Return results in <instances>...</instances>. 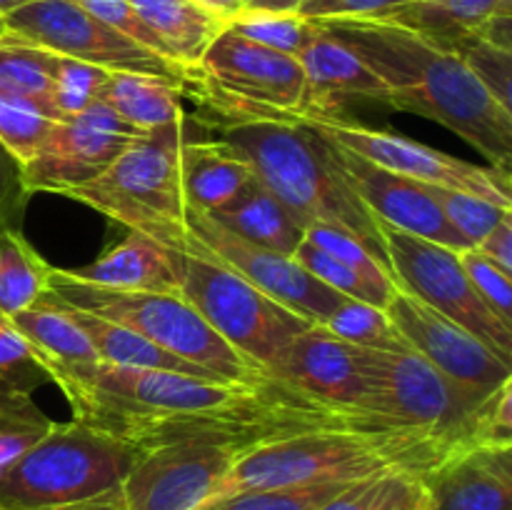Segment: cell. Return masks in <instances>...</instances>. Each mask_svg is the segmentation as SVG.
<instances>
[{
    "mask_svg": "<svg viewBox=\"0 0 512 510\" xmlns=\"http://www.w3.org/2000/svg\"><path fill=\"white\" fill-rule=\"evenodd\" d=\"M383 80L395 110L423 115L453 130L490 160L512 170V113L490 98L455 50L388 18L320 20Z\"/></svg>",
    "mask_w": 512,
    "mask_h": 510,
    "instance_id": "obj_1",
    "label": "cell"
},
{
    "mask_svg": "<svg viewBox=\"0 0 512 510\" xmlns=\"http://www.w3.org/2000/svg\"><path fill=\"white\" fill-rule=\"evenodd\" d=\"M460 453L443 440L408 428H313L275 438L240 455L210 505L248 490L305 483H358L385 473L425 478Z\"/></svg>",
    "mask_w": 512,
    "mask_h": 510,
    "instance_id": "obj_2",
    "label": "cell"
},
{
    "mask_svg": "<svg viewBox=\"0 0 512 510\" xmlns=\"http://www.w3.org/2000/svg\"><path fill=\"white\" fill-rule=\"evenodd\" d=\"M220 138L248 160L255 178L268 185L305 228L325 223L348 230L388 265L378 218L338 173L323 135L300 120H250L225 125Z\"/></svg>",
    "mask_w": 512,
    "mask_h": 510,
    "instance_id": "obj_3",
    "label": "cell"
},
{
    "mask_svg": "<svg viewBox=\"0 0 512 510\" xmlns=\"http://www.w3.org/2000/svg\"><path fill=\"white\" fill-rule=\"evenodd\" d=\"M138 448L80 420L55 423L0 478V510H125L123 480Z\"/></svg>",
    "mask_w": 512,
    "mask_h": 510,
    "instance_id": "obj_4",
    "label": "cell"
},
{
    "mask_svg": "<svg viewBox=\"0 0 512 510\" xmlns=\"http://www.w3.org/2000/svg\"><path fill=\"white\" fill-rule=\"evenodd\" d=\"M48 295L70 308L125 325L225 383L258 385L268 378L258 363L230 348L180 293L100 288L80 283L65 270L53 268Z\"/></svg>",
    "mask_w": 512,
    "mask_h": 510,
    "instance_id": "obj_5",
    "label": "cell"
},
{
    "mask_svg": "<svg viewBox=\"0 0 512 510\" xmlns=\"http://www.w3.org/2000/svg\"><path fill=\"white\" fill-rule=\"evenodd\" d=\"M185 135V120L138 135L103 175L65 195L165 248L185 253L188 225L180 185Z\"/></svg>",
    "mask_w": 512,
    "mask_h": 510,
    "instance_id": "obj_6",
    "label": "cell"
},
{
    "mask_svg": "<svg viewBox=\"0 0 512 510\" xmlns=\"http://www.w3.org/2000/svg\"><path fill=\"white\" fill-rule=\"evenodd\" d=\"M228 125L250 120H298L305 115V73L293 55L253 43L225 28L185 83Z\"/></svg>",
    "mask_w": 512,
    "mask_h": 510,
    "instance_id": "obj_7",
    "label": "cell"
},
{
    "mask_svg": "<svg viewBox=\"0 0 512 510\" xmlns=\"http://www.w3.org/2000/svg\"><path fill=\"white\" fill-rule=\"evenodd\" d=\"M175 270L180 295L198 310L200 318L230 348L263 370L295 335L310 328L308 320L215 260L175 250Z\"/></svg>",
    "mask_w": 512,
    "mask_h": 510,
    "instance_id": "obj_8",
    "label": "cell"
},
{
    "mask_svg": "<svg viewBox=\"0 0 512 510\" xmlns=\"http://www.w3.org/2000/svg\"><path fill=\"white\" fill-rule=\"evenodd\" d=\"M378 233L390 275L398 288L408 290L425 305L478 335L510 363L512 328L483 303L460 263V250L405 233L383 220H378Z\"/></svg>",
    "mask_w": 512,
    "mask_h": 510,
    "instance_id": "obj_9",
    "label": "cell"
},
{
    "mask_svg": "<svg viewBox=\"0 0 512 510\" xmlns=\"http://www.w3.org/2000/svg\"><path fill=\"white\" fill-rule=\"evenodd\" d=\"M5 33L55 55L83 60L110 73H143L185 88L190 73L173 60L133 43L73 0H30L3 15Z\"/></svg>",
    "mask_w": 512,
    "mask_h": 510,
    "instance_id": "obj_10",
    "label": "cell"
},
{
    "mask_svg": "<svg viewBox=\"0 0 512 510\" xmlns=\"http://www.w3.org/2000/svg\"><path fill=\"white\" fill-rule=\"evenodd\" d=\"M298 120L338 143L340 148L350 150L390 173L405 175V178L433 185V188L463 190V193L478 195L500 208L512 210L510 175L500 173L490 165L468 163V160L453 158L443 150H435L418 140L405 138V135L368 128V125L353 123L340 115H305Z\"/></svg>",
    "mask_w": 512,
    "mask_h": 510,
    "instance_id": "obj_11",
    "label": "cell"
},
{
    "mask_svg": "<svg viewBox=\"0 0 512 510\" xmlns=\"http://www.w3.org/2000/svg\"><path fill=\"white\" fill-rule=\"evenodd\" d=\"M185 225H188L185 253L203 255V258L225 265L240 278L248 280L250 285L263 290L265 295L278 300L280 305L293 310L295 315L308 320L310 325H323L325 318L345 298L318 283L290 255H280L275 250L260 248V245L240 238L203 210L185 205Z\"/></svg>",
    "mask_w": 512,
    "mask_h": 510,
    "instance_id": "obj_12",
    "label": "cell"
},
{
    "mask_svg": "<svg viewBox=\"0 0 512 510\" xmlns=\"http://www.w3.org/2000/svg\"><path fill=\"white\" fill-rule=\"evenodd\" d=\"M248 450L218 440H170L138 450L123 480L125 510H203Z\"/></svg>",
    "mask_w": 512,
    "mask_h": 510,
    "instance_id": "obj_13",
    "label": "cell"
},
{
    "mask_svg": "<svg viewBox=\"0 0 512 510\" xmlns=\"http://www.w3.org/2000/svg\"><path fill=\"white\" fill-rule=\"evenodd\" d=\"M140 130L98 100L70 120H55L38 153L23 165L28 195H65L93 183L133 143Z\"/></svg>",
    "mask_w": 512,
    "mask_h": 510,
    "instance_id": "obj_14",
    "label": "cell"
},
{
    "mask_svg": "<svg viewBox=\"0 0 512 510\" xmlns=\"http://www.w3.org/2000/svg\"><path fill=\"white\" fill-rule=\"evenodd\" d=\"M265 375L335 413L370 418L365 413L368 385L360 350L330 335L323 325H310L295 335L265 368Z\"/></svg>",
    "mask_w": 512,
    "mask_h": 510,
    "instance_id": "obj_15",
    "label": "cell"
},
{
    "mask_svg": "<svg viewBox=\"0 0 512 510\" xmlns=\"http://www.w3.org/2000/svg\"><path fill=\"white\" fill-rule=\"evenodd\" d=\"M385 313L390 315L398 333L408 340L410 348L450 378L478 388H498L512 378V365L500 358L485 340L425 305L408 290L395 285Z\"/></svg>",
    "mask_w": 512,
    "mask_h": 510,
    "instance_id": "obj_16",
    "label": "cell"
},
{
    "mask_svg": "<svg viewBox=\"0 0 512 510\" xmlns=\"http://www.w3.org/2000/svg\"><path fill=\"white\" fill-rule=\"evenodd\" d=\"M318 133V130H315ZM325 138V135H323ZM328 155L335 163L345 183L353 188L360 203L370 210L378 220L393 225V228L413 233L418 238L433 240V243L448 245L453 250L470 248L458 230L445 220L438 200L433 195V185L418 183L405 175L390 173L350 150L340 148L338 143L325 138Z\"/></svg>",
    "mask_w": 512,
    "mask_h": 510,
    "instance_id": "obj_17",
    "label": "cell"
},
{
    "mask_svg": "<svg viewBox=\"0 0 512 510\" xmlns=\"http://www.w3.org/2000/svg\"><path fill=\"white\" fill-rule=\"evenodd\" d=\"M428 510H512V445H475L423 478Z\"/></svg>",
    "mask_w": 512,
    "mask_h": 510,
    "instance_id": "obj_18",
    "label": "cell"
},
{
    "mask_svg": "<svg viewBox=\"0 0 512 510\" xmlns=\"http://www.w3.org/2000/svg\"><path fill=\"white\" fill-rule=\"evenodd\" d=\"M298 63L305 73V115H338L340 105L350 98L388 103L383 80L353 48L318 23H313Z\"/></svg>",
    "mask_w": 512,
    "mask_h": 510,
    "instance_id": "obj_19",
    "label": "cell"
},
{
    "mask_svg": "<svg viewBox=\"0 0 512 510\" xmlns=\"http://www.w3.org/2000/svg\"><path fill=\"white\" fill-rule=\"evenodd\" d=\"M65 273L80 283L100 285V288L180 293L175 250L135 230H128V235L118 245L105 250L98 260Z\"/></svg>",
    "mask_w": 512,
    "mask_h": 510,
    "instance_id": "obj_20",
    "label": "cell"
},
{
    "mask_svg": "<svg viewBox=\"0 0 512 510\" xmlns=\"http://www.w3.org/2000/svg\"><path fill=\"white\" fill-rule=\"evenodd\" d=\"M253 178L248 160L223 138H185L180 145V185L188 208L213 213L230 203Z\"/></svg>",
    "mask_w": 512,
    "mask_h": 510,
    "instance_id": "obj_21",
    "label": "cell"
},
{
    "mask_svg": "<svg viewBox=\"0 0 512 510\" xmlns=\"http://www.w3.org/2000/svg\"><path fill=\"white\" fill-rule=\"evenodd\" d=\"M208 215L240 238L280 255H293L305 238V225L258 178L250 180L230 203Z\"/></svg>",
    "mask_w": 512,
    "mask_h": 510,
    "instance_id": "obj_22",
    "label": "cell"
},
{
    "mask_svg": "<svg viewBox=\"0 0 512 510\" xmlns=\"http://www.w3.org/2000/svg\"><path fill=\"white\" fill-rule=\"evenodd\" d=\"M173 63L193 73L208 45L228 25L193 0H130Z\"/></svg>",
    "mask_w": 512,
    "mask_h": 510,
    "instance_id": "obj_23",
    "label": "cell"
},
{
    "mask_svg": "<svg viewBox=\"0 0 512 510\" xmlns=\"http://www.w3.org/2000/svg\"><path fill=\"white\" fill-rule=\"evenodd\" d=\"M13 323L18 325L25 340L33 345L48 378L55 370L88 368V365L100 363L98 353H95L93 343L83 333V328L75 323L68 308L50 298L48 293L38 303L30 305L28 310L13 315Z\"/></svg>",
    "mask_w": 512,
    "mask_h": 510,
    "instance_id": "obj_24",
    "label": "cell"
},
{
    "mask_svg": "<svg viewBox=\"0 0 512 510\" xmlns=\"http://www.w3.org/2000/svg\"><path fill=\"white\" fill-rule=\"evenodd\" d=\"M185 88L173 80L143 73H110L100 100L140 133L185 120Z\"/></svg>",
    "mask_w": 512,
    "mask_h": 510,
    "instance_id": "obj_25",
    "label": "cell"
},
{
    "mask_svg": "<svg viewBox=\"0 0 512 510\" xmlns=\"http://www.w3.org/2000/svg\"><path fill=\"white\" fill-rule=\"evenodd\" d=\"M65 308H68V313L73 315L75 323L83 328V333L88 335L95 353H98L100 363L118 365V368L170 370V373H185V375H198V378L220 380L215 378L213 373H208V370L198 368V365L188 363V360L163 350L160 345L150 343L148 338L138 335L135 330L125 328V325L113 323V320H105L100 318V315L85 313V310L70 308V305H65ZM220 383H225V380H220Z\"/></svg>",
    "mask_w": 512,
    "mask_h": 510,
    "instance_id": "obj_26",
    "label": "cell"
},
{
    "mask_svg": "<svg viewBox=\"0 0 512 510\" xmlns=\"http://www.w3.org/2000/svg\"><path fill=\"white\" fill-rule=\"evenodd\" d=\"M500 15H512V0H410L388 20L450 48Z\"/></svg>",
    "mask_w": 512,
    "mask_h": 510,
    "instance_id": "obj_27",
    "label": "cell"
},
{
    "mask_svg": "<svg viewBox=\"0 0 512 510\" xmlns=\"http://www.w3.org/2000/svg\"><path fill=\"white\" fill-rule=\"evenodd\" d=\"M50 268L20 228H0V313L13 318L48 293Z\"/></svg>",
    "mask_w": 512,
    "mask_h": 510,
    "instance_id": "obj_28",
    "label": "cell"
},
{
    "mask_svg": "<svg viewBox=\"0 0 512 510\" xmlns=\"http://www.w3.org/2000/svg\"><path fill=\"white\" fill-rule=\"evenodd\" d=\"M55 53L23 43L13 35H0V90L38 105L55 120L50 108V80H53Z\"/></svg>",
    "mask_w": 512,
    "mask_h": 510,
    "instance_id": "obj_29",
    "label": "cell"
},
{
    "mask_svg": "<svg viewBox=\"0 0 512 510\" xmlns=\"http://www.w3.org/2000/svg\"><path fill=\"white\" fill-rule=\"evenodd\" d=\"M53 428L28 390L0 383V478Z\"/></svg>",
    "mask_w": 512,
    "mask_h": 510,
    "instance_id": "obj_30",
    "label": "cell"
},
{
    "mask_svg": "<svg viewBox=\"0 0 512 510\" xmlns=\"http://www.w3.org/2000/svg\"><path fill=\"white\" fill-rule=\"evenodd\" d=\"M323 328L343 343L363 350H413L398 333L385 308L365 300L343 298L325 318Z\"/></svg>",
    "mask_w": 512,
    "mask_h": 510,
    "instance_id": "obj_31",
    "label": "cell"
},
{
    "mask_svg": "<svg viewBox=\"0 0 512 510\" xmlns=\"http://www.w3.org/2000/svg\"><path fill=\"white\" fill-rule=\"evenodd\" d=\"M308 243L318 245L320 250L330 253L333 258L343 260L348 268H353L360 278L365 280L370 290L378 295L380 305H388L390 298L395 293V283L390 278V270L368 245L363 243L360 238H355L353 233L343 228H335V225H325V223H315L305 228V238Z\"/></svg>",
    "mask_w": 512,
    "mask_h": 510,
    "instance_id": "obj_32",
    "label": "cell"
},
{
    "mask_svg": "<svg viewBox=\"0 0 512 510\" xmlns=\"http://www.w3.org/2000/svg\"><path fill=\"white\" fill-rule=\"evenodd\" d=\"M425 493L423 478L410 473H385L358 480L320 510H405Z\"/></svg>",
    "mask_w": 512,
    "mask_h": 510,
    "instance_id": "obj_33",
    "label": "cell"
},
{
    "mask_svg": "<svg viewBox=\"0 0 512 510\" xmlns=\"http://www.w3.org/2000/svg\"><path fill=\"white\" fill-rule=\"evenodd\" d=\"M108 75L110 70L98 68V65L55 55L53 80H50V108H53L55 120H70L98 103Z\"/></svg>",
    "mask_w": 512,
    "mask_h": 510,
    "instance_id": "obj_34",
    "label": "cell"
},
{
    "mask_svg": "<svg viewBox=\"0 0 512 510\" xmlns=\"http://www.w3.org/2000/svg\"><path fill=\"white\" fill-rule=\"evenodd\" d=\"M228 28L243 35V38L253 40V43L298 58L303 45L308 43L310 33H313V20L300 18L298 13L243 10V13L230 20Z\"/></svg>",
    "mask_w": 512,
    "mask_h": 510,
    "instance_id": "obj_35",
    "label": "cell"
},
{
    "mask_svg": "<svg viewBox=\"0 0 512 510\" xmlns=\"http://www.w3.org/2000/svg\"><path fill=\"white\" fill-rule=\"evenodd\" d=\"M353 483H305L283 488L248 490L230 495L203 510H320L325 503L350 488Z\"/></svg>",
    "mask_w": 512,
    "mask_h": 510,
    "instance_id": "obj_36",
    "label": "cell"
},
{
    "mask_svg": "<svg viewBox=\"0 0 512 510\" xmlns=\"http://www.w3.org/2000/svg\"><path fill=\"white\" fill-rule=\"evenodd\" d=\"M450 50L460 55L490 98L512 113V48L490 43L480 35H465L455 40Z\"/></svg>",
    "mask_w": 512,
    "mask_h": 510,
    "instance_id": "obj_37",
    "label": "cell"
},
{
    "mask_svg": "<svg viewBox=\"0 0 512 510\" xmlns=\"http://www.w3.org/2000/svg\"><path fill=\"white\" fill-rule=\"evenodd\" d=\"M55 120L48 118L38 105L0 90V143L15 155L20 165L28 163Z\"/></svg>",
    "mask_w": 512,
    "mask_h": 510,
    "instance_id": "obj_38",
    "label": "cell"
},
{
    "mask_svg": "<svg viewBox=\"0 0 512 510\" xmlns=\"http://www.w3.org/2000/svg\"><path fill=\"white\" fill-rule=\"evenodd\" d=\"M433 195L438 200L440 210H443L445 220L458 230V235L470 248H475L505 215L512 213L508 208H500L490 200L463 193V190L433 188Z\"/></svg>",
    "mask_w": 512,
    "mask_h": 510,
    "instance_id": "obj_39",
    "label": "cell"
},
{
    "mask_svg": "<svg viewBox=\"0 0 512 510\" xmlns=\"http://www.w3.org/2000/svg\"><path fill=\"white\" fill-rule=\"evenodd\" d=\"M0 383L28 390V393H33L38 385L50 383L33 345L25 340L13 318L3 313H0Z\"/></svg>",
    "mask_w": 512,
    "mask_h": 510,
    "instance_id": "obj_40",
    "label": "cell"
},
{
    "mask_svg": "<svg viewBox=\"0 0 512 510\" xmlns=\"http://www.w3.org/2000/svg\"><path fill=\"white\" fill-rule=\"evenodd\" d=\"M290 258H293L300 268L308 270V273L313 275L318 283H323L325 288L335 290V293L345 295V298H355V300H365V303L380 305L378 295L365 285V280L360 278L353 268H348L343 260L333 258L330 253L320 250L318 245L303 240ZM380 308H383V305H380Z\"/></svg>",
    "mask_w": 512,
    "mask_h": 510,
    "instance_id": "obj_41",
    "label": "cell"
},
{
    "mask_svg": "<svg viewBox=\"0 0 512 510\" xmlns=\"http://www.w3.org/2000/svg\"><path fill=\"white\" fill-rule=\"evenodd\" d=\"M460 263L468 273L470 283L478 290L483 303L512 328V273H505L503 268L485 258L478 248L460 250Z\"/></svg>",
    "mask_w": 512,
    "mask_h": 510,
    "instance_id": "obj_42",
    "label": "cell"
},
{
    "mask_svg": "<svg viewBox=\"0 0 512 510\" xmlns=\"http://www.w3.org/2000/svg\"><path fill=\"white\" fill-rule=\"evenodd\" d=\"M80 8L88 10L90 15H95L98 20H103L105 25H110L113 30H118L120 35H125L133 43L143 45V48L153 50V53L163 55L170 60V55L165 53V48L160 45V40L150 33L148 25L140 20V15L135 13V8L130 5V0H73ZM178 65V63H175Z\"/></svg>",
    "mask_w": 512,
    "mask_h": 510,
    "instance_id": "obj_43",
    "label": "cell"
},
{
    "mask_svg": "<svg viewBox=\"0 0 512 510\" xmlns=\"http://www.w3.org/2000/svg\"><path fill=\"white\" fill-rule=\"evenodd\" d=\"M410 0H300L298 15L305 20L388 18Z\"/></svg>",
    "mask_w": 512,
    "mask_h": 510,
    "instance_id": "obj_44",
    "label": "cell"
},
{
    "mask_svg": "<svg viewBox=\"0 0 512 510\" xmlns=\"http://www.w3.org/2000/svg\"><path fill=\"white\" fill-rule=\"evenodd\" d=\"M28 203L23 165L0 143V228H20V215Z\"/></svg>",
    "mask_w": 512,
    "mask_h": 510,
    "instance_id": "obj_45",
    "label": "cell"
},
{
    "mask_svg": "<svg viewBox=\"0 0 512 510\" xmlns=\"http://www.w3.org/2000/svg\"><path fill=\"white\" fill-rule=\"evenodd\" d=\"M475 248L505 273H512V213L505 215Z\"/></svg>",
    "mask_w": 512,
    "mask_h": 510,
    "instance_id": "obj_46",
    "label": "cell"
},
{
    "mask_svg": "<svg viewBox=\"0 0 512 510\" xmlns=\"http://www.w3.org/2000/svg\"><path fill=\"white\" fill-rule=\"evenodd\" d=\"M193 3H198L200 8H205L208 13H213L215 18L225 20V25H228L235 15L243 13L245 10L243 0H193Z\"/></svg>",
    "mask_w": 512,
    "mask_h": 510,
    "instance_id": "obj_47",
    "label": "cell"
},
{
    "mask_svg": "<svg viewBox=\"0 0 512 510\" xmlns=\"http://www.w3.org/2000/svg\"><path fill=\"white\" fill-rule=\"evenodd\" d=\"M245 10H270V13H298L300 0H243Z\"/></svg>",
    "mask_w": 512,
    "mask_h": 510,
    "instance_id": "obj_48",
    "label": "cell"
},
{
    "mask_svg": "<svg viewBox=\"0 0 512 510\" xmlns=\"http://www.w3.org/2000/svg\"><path fill=\"white\" fill-rule=\"evenodd\" d=\"M30 3V0H0V15H8L13 13L15 8H20V5Z\"/></svg>",
    "mask_w": 512,
    "mask_h": 510,
    "instance_id": "obj_49",
    "label": "cell"
},
{
    "mask_svg": "<svg viewBox=\"0 0 512 510\" xmlns=\"http://www.w3.org/2000/svg\"><path fill=\"white\" fill-rule=\"evenodd\" d=\"M405 510H428V498H425V493H423V498L418 500V503H413L410 508H405Z\"/></svg>",
    "mask_w": 512,
    "mask_h": 510,
    "instance_id": "obj_50",
    "label": "cell"
},
{
    "mask_svg": "<svg viewBox=\"0 0 512 510\" xmlns=\"http://www.w3.org/2000/svg\"><path fill=\"white\" fill-rule=\"evenodd\" d=\"M0 35H5V20H3V15H0Z\"/></svg>",
    "mask_w": 512,
    "mask_h": 510,
    "instance_id": "obj_51",
    "label": "cell"
}]
</instances>
